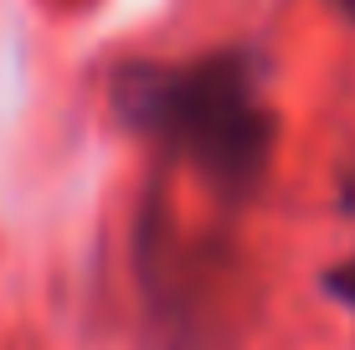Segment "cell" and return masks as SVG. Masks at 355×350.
Returning <instances> with one entry per match:
<instances>
[{
	"label": "cell",
	"instance_id": "3",
	"mask_svg": "<svg viewBox=\"0 0 355 350\" xmlns=\"http://www.w3.org/2000/svg\"><path fill=\"white\" fill-rule=\"evenodd\" d=\"M320 288L335 299V304L355 309V252H350V258H340V263H329V268L320 273Z\"/></svg>",
	"mask_w": 355,
	"mask_h": 350
},
{
	"label": "cell",
	"instance_id": "4",
	"mask_svg": "<svg viewBox=\"0 0 355 350\" xmlns=\"http://www.w3.org/2000/svg\"><path fill=\"white\" fill-rule=\"evenodd\" d=\"M340 207H345V211H355V170H350L345 180H340Z\"/></svg>",
	"mask_w": 355,
	"mask_h": 350
},
{
	"label": "cell",
	"instance_id": "5",
	"mask_svg": "<svg viewBox=\"0 0 355 350\" xmlns=\"http://www.w3.org/2000/svg\"><path fill=\"white\" fill-rule=\"evenodd\" d=\"M329 10H335L340 21H350V26H355V0H329Z\"/></svg>",
	"mask_w": 355,
	"mask_h": 350
},
{
	"label": "cell",
	"instance_id": "2",
	"mask_svg": "<svg viewBox=\"0 0 355 350\" xmlns=\"http://www.w3.org/2000/svg\"><path fill=\"white\" fill-rule=\"evenodd\" d=\"M134 258H139V294L150 309L165 350H222L227 345V263L186 247L170 227L160 196L139 207L134 227Z\"/></svg>",
	"mask_w": 355,
	"mask_h": 350
},
{
	"label": "cell",
	"instance_id": "1",
	"mask_svg": "<svg viewBox=\"0 0 355 350\" xmlns=\"http://www.w3.org/2000/svg\"><path fill=\"white\" fill-rule=\"evenodd\" d=\"M268 72V52L252 42L211 46L186 62L129 57L108 72V108L129 134L186 160L211 196L242 207L263 191L278 150Z\"/></svg>",
	"mask_w": 355,
	"mask_h": 350
}]
</instances>
